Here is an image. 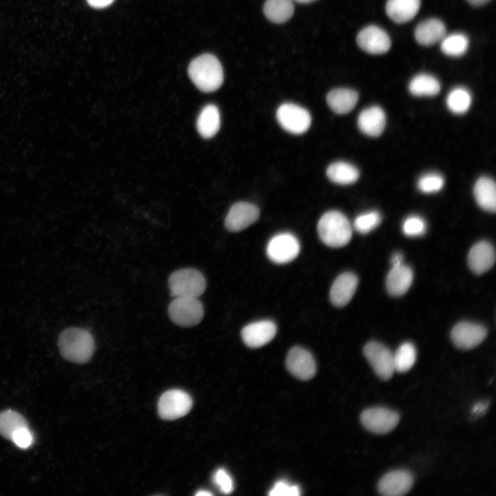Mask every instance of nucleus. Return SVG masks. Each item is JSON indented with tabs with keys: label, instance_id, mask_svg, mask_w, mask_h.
I'll use <instances>...</instances> for the list:
<instances>
[{
	"label": "nucleus",
	"instance_id": "obj_1",
	"mask_svg": "<svg viewBox=\"0 0 496 496\" xmlns=\"http://www.w3.org/2000/svg\"><path fill=\"white\" fill-rule=\"evenodd\" d=\"M58 346L65 360L79 364L88 362L94 351L92 335L87 330L79 327L63 330L59 335Z\"/></svg>",
	"mask_w": 496,
	"mask_h": 496
},
{
	"label": "nucleus",
	"instance_id": "obj_2",
	"mask_svg": "<svg viewBox=\"0 0 496 496\" xmlns=\"http://www.w3.org/2000/svg\"><path fill=\"white\" fill-rule=\"evenodd\" d=\"M188 74L195 85L202 92L218 90L223 82V70L218 59L205 54L195 58L189 64Z\"/></svg>",
	"mask_w": 496,
	"mask_h": 496
},
{
	"label": "nucleus",
	"instance_id": "obj_3",
	"mask_svg": "<svg viewBox=\"0 0 496 496\" xmlns=\"http://www.w3.org/2000/svg\"><path fill=\"white\" fill-rule=\"evenodd\" d=\"M319 238L331 247L347 245L352 236V227L348 218L340 211L332 210L324 213L318 226Z\"/></svg>",
	"mask_w": 496,
	"mask_h": 496
},
{
	"label": "nucleus",
	"instance_id": "obj_4",
	"mask_svg": "<svg viewBox=\"0 0 496 496\" xmlns=\"http://www.w3.org/2000/svg\"><path fill=\"white\" fill-rule=\"evenodd\" d=\"M168 285L172 297L198 298L205 291L207 282L199 270L183 268L171 273Z\"/></svg>",
	"mask_w": 496,
	"mask_h": 496
},
{
	"label": "nucleus",
	"instance_id": "obj_5",
	"mask_svg": "<svg viewBox=\"0 0 496 496\" xmlns=\"http://www.w3.org/2000/svg\"><path fill=\"white\" fill-rule=\"evenodd\" d=\"M168 315L176 324L183 327H194L202 320L204 308L198 298L175 297L168 306Z\"/></svg>",
	"mask_w": 496,
	"mask_h": 496
},
{
	"label": "nucleus",
	"instance_id": "obj_6",
	"mask_svg": "<svg viewBox=\"0 0 496 496\" xmlns=\"http://www.w3.org/2000/svg\"><path fill=\"white\" fill-rule=\"evenodd\" d=\"M192 406L190 395L180 389L167 391L160 397L158 412L163 420H173L187 415Z\"/></svg>",
	"mask_w": 496,
	"mask_h": 496
},
{
	"label": "nucleus",
	"instance_id": "obj_7",
	"mask_svg": "<svg viewBox=\"0 0 496 496\" xmlns=\"http://www.w3.org/2000/svg\"><path fill=\"white\" fill-rule=\"evenodd\" d=\"M276 118L284 130L294 134H301L307 132L311 123L309 112L304 107L292 103L280 105L276 112Z\"/></svg>",
	"mask_w": 496,
	"mask_h": 496
},
{
	"label": "nucleus",
	"instance_id": "obj_8",
	"mask_svg": "<svg viewBox=\"0 0 496 496\" xmlns=\"http://www.w3.org/2000/svg\"><path fill=\"white\" fill-rule=\"evenodd\" d=\"M365 358L376 375L383 380H389L395 371L393 354L383 344L371 341L363 349Z\"/></svg>",
	"mask_w": 496,
	"mask_h": 496
},
{
	"label": "nucleus",
	"instance_id": "obj_9",
	"mask_svg": "<svg viewBox=\"0 0 496 496\" xmlns=\"http://www.w3.org/2000/svg\"><path fill=\"white\" fill-rule=\"evenodd\" d=\"M400 421L399 414L384 407L365 409L360 415L363 426L373 433L386 434L393 430Z\"/></svg>",
	"mask_w": 496,
	"mask_h": 496
},
{
	"label": "nucleus",
	"instance_id": "obj_10",
	"mask_svg": "<svg viewBox=\"0 0 496 496\" xmlns=\"http://www.w3.org/2000/svg\"><path fill=\"white\" fill-rule=\"evenodd\" d=\"M300 248V243L295 236L290 233H280L271 238L266 251L273 262L285 264L298 256Z\"/></svg>",
	"mask_w": 496,
	"mask_h": 496
},
{
	"label": "nucleus",
	"instance_id": "obj_11",
	"mask_svg": "<svg viewBox=\"0 0 496 496\" xmlns=\"http://www.w3.org/2000/svg\"><path fill=\"white\" fill-rule=\"evenodd\" d=\"M486 335L487 330L484 326L470 322H460L453 328L451 338L455 347L468 350L479 344Z\"/></svg>",
	"mask_w": 496,
	"mask_h": 496
},
{
	"label": "nucleus",
	"instance_id": "obj_12",
	"mask_svg": "<svg viewBox=\"0 0 496 496\" xmlns=\"http://www.w3.org/2000/svg\"><path fill=\"white\" fill-rule=\"evenodd\" d=\"M286 366L292 375L302 380L312 378L316 371V362L311 353L300 347H294L289 350Z\"/></svg>",
	"mask_w": 496,
	"mask_h": 496
},
{
	"label": "nucleus",
	"instance_id": "obj_13",
	"mask_svg": "<svg viewBox=\"0 0 496 496\" xmlns=\"http://www.w3.org/2000/svg\"><path fill=\"white\" fill-rule=\"evenodd\" d=\"M260 211L255 205L247 202H238L231 206L225 218V227L230 231H240L255 223Z\"/></svg>",
	"mask_w": 496,
	"mask_h": 496
},
{
	"label": "nucleus",
	"instance_id": "obj_14",
	"mask_svg": "<svg viewBox=\"0 0 496 496\" xmlns=\"http://www.w3.org/2000/svg\"><path fill=\"white\" fill-rule=\"evenodd\" d=\"M412 474L406 470H395L385 474L378 484L380 494L384 496H402L411 489Z\"/></svg>",
	"mask_w": 496,
	"mask_h": 496
},
{
	"label": "nucleus",
	"instance_id": "obj_15",
	"mask_svg": "<svg viewBox=\"0 0 496 496\" xmlns=\"http://www.w3.org/2000/svg\"><path fill=\"white\" fill-rule=\"evenodd\" d=\"M357 43L360 48L373 54L386 53L391 48V39L388 34L376 25H369L360 31Z\"/></svg>",
	"mask_w": 496,
	"mask_h": 496
},
{
	"label": "nucleus",
	"instance_id": "obj_16",
	"mask_svg": "<svg viewBox=\"0 0 496 496\" xmlns=\"http://www.w3.org/2000/svg\"><path fill=\"white\" fill-rule=\"evenodd\" d=\"M276 333V326L271 320H260L246 325L241 331L245 344L251 348L260 347L269 342Z\"/></svg>",
	"mask_w": 496,
	"mask_h": 496
},
{
	"label": "nucleus",
	"instance_id": "obj_17",
	"mask_svg": "<svg viewBox=\"0 0 496 496\" xmlns=\"http://www.w3.org/2000/svg\"><path fill=\"white\" fill-rule=\"evenodd\" d=\"M358 284L357 276L352 272L340 274L333 282L330 289V300L333 304L342 307L349 303L353 296Z\"/></svg>",
	"mask_w": 496,
	"mask_h": 496
},
{
	"label": "nucleus",
	"instance_id": "obj_18",
	"mask_svg": "<svg viewBox=\"0 0 496 496\" xmlns=\"http://www.w3.org/2000/svg\"><path fill=\"white\" fill-rule=\"evenodd\" d=\"M495 262L493 246L487 241L475 244L469 251L468 263L470 269L476 274H482L489 270Z\"/></svg>",
	"mask_w": 496,
	"mask_h": 496
},
{
	"label": "nucleus",
	"instance_id": "obj_19",
	"mask_svg": "<svg viewBox=\"0 0 496 496\" xmlns=\"http://www.w3.org/2000/svg\"><path fill=\"white\" fill-rule=\"evenodd\" d=\"M385 124V113L377 105L363 110L358 118V125L360 131L372 137L380 136L384 131Z\"/></svg>",
	"mask_w": 496,
	"mask_h": 496
},
{
	"label": "nucleus",
	"instance_id": "obj_20",
	"mask_svg": "<svg viewBox=\"0 0 496 496\" xmlns=\"http://www.w3.org/2000/svg\"><path fill=\"white\" fill-rule=\"evenodd\" d=\"M444 23L437 19H428L419 23L415 30V38L422 45H432L441 41L446 35Z\"/></svg>",
	"mask_w": 496,
	"mask_h": 496
},
{
	"label": "nucleus",
	"instance_id": "obj_21",
	"mask_svg": "<svg viewBox=\"0 0 496 496\" xmlns=\"http://www.w3.org/2000/svg\"><path fill=\"white\" fill-rule=\"evenodd\" d=\"M413 278V271L409 266L402 264L397 267H392L386 280L389 293L393 296L403 295L410 288Z\"/></svg>",
	"mask_w": 496,
	"mask_h": 496
},
{
	"label": "nucleus",
	"instance_id": "obj_22",
	"mask_svg": "<svg viewBox=\"0 0 496 496\" xmlns=\"http://www.w3.org/2000/svg\"><path fill=\"white\" fill-rule=\"evenodd\" d=\"M420 0H387L385 9L388 17L397 23H404L415 17Z\"/></svg>",
	"mask_w": 496,
	"mask_h": 496
},
{
	"label": "nucleus",
	"instance_id": "obj_23",
	"mask_svg": "<svg viewBox=\"0 0 496 496\" xmlns=\"http://www.w3.org/2000/svg\"><path fill=\"white\" fill-rule=\"evenodd\" d=\"M358 101L357 92L349 88H336L327 96V103L333 112L345 114L351 112Z\"/></svg>",
	"mask_w": 496,
	"mask_h": 496
},
{
	"label": "nucleus",
	"instance_id": "obj_24",
	"mask_svg": "<svg viewBox=\"0 0 496 496\" xmlns=\"http://www.w3.org/2000/svg\"><path fill=\"white\" fill-rule=\"evenodd\" d=\"M479 206L483 209L495 212L496 209V186L494 180L487 176L480 177L473 189Z\"/></svg>",
	"mask_w": 496,
	"mask_h": 496
},
{
	"label": "nucleus",
	"instance_id": "obj_25",
	"mask_svg": "<svg viewBox=\"0 0 496 496\" xmlns=\"http://www.w3.org/2000/svg\"><path fill=\"white\" fill-rule=\"evenodd\" d=\"M220 126V116L218 107L209 104L205 106L200 112L196 127L198 132L203 138L213 137L219 130Z\"/></svg>",
	"mask_w": 496,
	"mask_h": 496
},
{
	"label": "nucleus",
	"instance_id": "obj_26",
	"mask_svg": "<svg viewBox=\"0 0 496 496\" xmlns=\"http://www.w3.org/2000/svg\"><path fill=\"white\" fill-rule=\"evenodd\" d=\"M326 174L332 182L339 185L352 184L358 179L360 175L358 169L353 165L344 161L331 164Z\"/></svg>",
	"mask_w": 496,
	"mask_h": 496
},
{
	"label": "nucleus",
	"instance_id": "obj_27",
	"mask_svg": "<svg viewBox=\"0 0 496 496\" xmlns=\"http://www.w3.org/2000/svg\"><path fill=\"white\" fill-rule=\"evenodd\" d=\"M410 92L416 96H433L440 90V84L433 76L421 73L415 76L409 85Z\"/></svg>",
	"mask_w": 496,
	"mask_h": 496
},
{
	"label": "nucleus",
	"instance_id": "obj_28",
	"mask_svg": "<svg viewBox=\"0 0 496 496\" xmlns=\"http://www.w3.org/2000/svg\"><path fill=\"white\" fill-rule=\"evenodd\" d=\"M292 0H267L264 13L271 21L281 23L288 21L293 14Z\"/></svg>",
	"mask_w": 496,
	"mask_h": 496
},
{
	"label": "nucleus",
	"instance_id": "obj_29",
	"mask_svg": "<svg viewBox=\"0 0 496 496\" xmlns=\"http://www.w3.org/2000/svg\"><path fill=\"white\" fill-rule=\"evenodd\" d=\"M23 427H28V424L19 413L12 410L0 413V434L3 437L11 440L13 433Z\"/></svg>",
	"mask_w": 496,
	"mask_h": 496
},
{
	"label": "nucleus",
	"instance_id": "obj_30",
	"mask_svg": "<svg viewBox=\"0 0 496 496\" xmlns=\"http://www.w3.org/2000/svg\"><path fill=\"white\" fill-rule=\"evenodd\" d=\"M471 101V93L463 87L453 88L446 97L448 108L451 112L456 114L465 113L469 109Z\"/></svg>",
	"mask_w": 496,
	"mask_h": 496
},
{
	"label": "nucleus",
	"instance_id": "obj_31",
	"mask_svg": "<svg viewBox=\"0 0 496 496\" xmlns=\"http://www.w3.org/2000/svg\"><path fill=\"white\" fill-rule=\"evenodd\" d=\"M416 360V349L409 342L402 344L393 355L395 371L404 373L410 370Z\"/></svg>",
	"mask_w": 496,
	"mask_h": 496
},
{
	"label": "nucleus",
	"instance_id": "obj_32",
	"mask_svg": "<svg viewBox=\"0 0 496 496\" xmlns=\"http://www.w3.org/2000/svg\"><path fill=\"white\" fill-rule=\"evenodd\" d=\"M468 37L462 33H453L445 37L441 41L442 51L451 56H459L464 54L468 47Z\"/></svg>",
	"mask_w": 496,
	"mask_h": 496
},
{
	"label": "nucleus",
	"instance_id": "obj_33",
	"mask_svg": "<svg viewBox=\"0 0 496 496\" xmlns=\"http://www.w3.org/2000/svg\"><path fill=\"white\" fill-rule=\"evenodd\" d=\"M382 217L377 211L363 213L356 217L353 223L355 230L366 234L375 229L381 223Z\"/></svg>",
	"mask_w": 496,
	"mask_h": 496
},
{
	"label": "nucleus",
	"instance_id": "obj_34",
	"mask_svg": "<svg viewBox=\"0 0 496 496\" xmlns=\"http://www.w3.org/2000/svg\"><path fill=\"white\" fill-rule=\"evenodd\" d=\"M444 185L443 176L435 172L427 173L422 175L417 180L418 189L425 194H431L439 192Z\"/></svg>",
	"mask_w": 496,
	"mask_h": 496
},
{
	"label": "nucleus",
	"instance_id": "obj_35",
	"mask_svg": "<svg viewBox=\"0 0 496 496\" xmlns=\"http://www.w3.org/2000/svg\"><path fill=\"white\" fill-rule=\"evenodd\" d=\"M402 230L407 236H420L426 232V224L422 217L416 215L410 216L404 220Z\"/></svg>",
	"mask_w": 496,
	"mask_h": 496
},
{
	"label": "nucleus",
	"instance_id": "obj_36",
	"mask_svg": "<svg viewBox=\"0 0 496 496\" xmlns=\"http://www.w3.org/2000/svg\"><path fill=\"white\" fill-rule=\"evenodd\" d=\"M214 484L224 494H229L233 490V481L231 476L223 468L218 469L214 475Z\"/></svg>",
	"mask_w": 496,
	"mask_h": 496
},
{
	"label": "nucleus",
	"instance_id": "obj_37",
	"mask_svg": "<svg viewBox=\"0 0 496 496\" xmlns=\"http://www.w3.org/2000/svg\"><path fill=\"white\" fill-rule=\"evenodd\" d=\"M300 490L298 486L290 485L285 481L277 482L269 495L271 496H298Z\"/></svg>",
	"mask_w": 496,
	"mask_h": 496
},
{
	"label": "nucleus",
	"instance_id": "obj_38",
	"mask_svg": "<svg viewBox=\"0 0 496 496\" xmlns=\"http://www.w3.org/2000/svg\"><path fill=\"white\" fill-rule=\"evenodd\" d=\"M11 441L19 448L25 449L32 444L33 436L28 427H23L13 433Z\"/></svg>",
	"mask_w": 496,
	"mask_h": 496
},
{
	"label": "nucleus",
	"instance_id": "obj_39",
	"mask_svg": "<svg viewBox=\"0 0 496 496\" xmlns=\"http://www.w3.org/2000/svg\"><path fill=\"white\" fill-rule=\"evenodd\" d=\"M114 0H87V3L95 8H103L108 6Z\"/></svg>",
	"mask_w": 496,
	"mask_h": 496
},
{
	"label": "nucleus",
	"instance_id": "obj_40",
	"mask_svg": "<svg viewBox=\"0 0 496 496\" xmlns=\"http://www.w3.org/2000/svg\"><path fill=\"white\" fill-rule=\"evenodd\" d=\"M392 267H397L403 264V255L400 252L394 253L391 258Z\"/></svg>",
	"mask_w": 496,
	"mask_h": 496
},
{
	"label": "nucleus",
	"instance_id": "obj_41",
	"mask_svg": "<svg viewBox=\"0 0 496 496\" xmlns=\"http://www.w3.org/2000/svg\"><path fill=\"white\" fill-rule=\"evenodd\" d=\"M486 408H487V405H486V404H483V403H477V404H475V405L473 406V409H472V413H474V414L481 413L483 412Z\"/></svg>",
	"mask_w": 496,
	"mask_h": 496
},
{
	"label": "nucleus",
	"instance_id": "obj_42",
	"mask_svg": "<svg viewBox=\"0 0 496 496\" xmlns=\"http://www.w3.org/2000/svg\"><path fill=\"white\" fill-rule=\"evenodd\" d=\"M471 5L475 6H479L484 5L489 2L490 0H467Z\"/></svg>",
	"mask_w": 496,
	"mask_h": 496
},
{
	"label": "nucleus",
	"instance_id": "obj_43",
	"mask_svg": "<svg viewBox=\"0 0 496 496\" xmlns=\"http://www.w3.org/2000/svg\"><path fill=\"white\" fill-rule=\"evenodd\" d=\"M212 494L210 492H209L207 490H200L196 493V496H206V495L210 496Z\"/></svg>",
	"mask_w": 496,
	"mask_h": 496
},
{
	"label": "nucleus",
	"instance_id": "obj_44",
	"mask_svg": "<svg viewBox=\"0 0 496 496\" xmlns=\"http://www.w3.org/2000/svg\"><path fill=\"white\" fill-rule=\"evenodd\" d=\"M293 1L300 3H311V2H313L316 0H293Z\"/></svg>",
	"mask_w": 496,
	"mask_h": 496
}]
</instances>
